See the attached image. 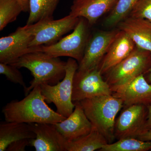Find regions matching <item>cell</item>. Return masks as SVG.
Returning <instances> with one entry per match:
<instances>
[{
  "label": "cell",
  "mask_w": 151,
  "mask_h": 151,
  "mask_svg": "<svg viewBox=\"0 0 151 151\" xmlns=\"http://www.w3.org/2000/svg\"><path fill=\"white\" fill-rule=\"evenodd\" d=\"M40 86L34 88L22 100H13L2 109L6 122L55 124L66 118L53 111L47 104Z\"/></svg>",
  "instance_id": "1"
},
{
  "label": "cell",
  "mask_w": 151,
  "mask_h": 151,
  "mask_svg": "<svg viewBox=\"0 0 151 151\" xmlns=\"http://www.w3.org/2000/svg\"><path fill=\"white\" fill-rule=\"evenodd\" d=\"M19 69L24 68L30 71L33 79L24 90L26 96L34 88L42 84L55 85L65 74L66 62L40 51L29 52L10 64Z\"/></svg>",
  "instance_id": "2"
},
{
  "label": "cell",
  "mask_w": 151,
  "mask_h": 151,
  "mask_svg": "<svg viewBox=\"0 0 151 151\" xmlns=\"http://www.w3.org/2000/svg\"><path fill=\"white\" fill-rule=\"evenodd\" d=\"M92 128L100 132L108 143L115 139L116 117L124 107L123 101L113 95H103L80 101Z\"/></svg>",
  "instance_id": "3"
},
{
  "label": "cell",
  "mask_w": 151,
  "mask_h": 151,
  "mask_svg": "<svg viewBox=\"0 0 151 151\" xmlns=\"http://www.w3.org/2000/svg\"><path fill=\"white\" fill-rule=\"evenodd\" d=\"M151 70V52L136 47L129 56L104 74V78L114 93Z\"/></svg>",
  "instance_id": "4"
},
{
  "label": "cell",
  "mask_w": 151,
  "mask_h": 151,
  "mask_svg": "<svg viewBox=\"0 0 151 151\" xmlns=\"http://www.w3.org/2000/svg\"><path fill=\"white\" fill-rule=\"evenodd\" d=\"M89 27L86 19L79 18L78 23L70 34L53 44L32 47L33 52H42L54 57H68L76 60L78 63L83 58L86 45L91 36Z\"/></svg>",
  "instance_id": "5"
},
{
  "label": "cell",
  "mask_w": 151,
  "mask_h": 151,
  "mask_svg": "<svg viewBox=\"0 0 151 151\" xmlns=\"http://www.w3.org/2000/svg\"><path fill=\"white\" fill-rule=\"evenodd\" d=\"M78 66L76 60L69 58L66 61L65 76L61 81L55 85H40L45 101L53 103L56 107V112L65 118L70 116L75 108V103L72 100L73 81Z\"/></svg>",
  "instance_id": "6"
},
{
  "label": "cell",
  "mask_w": 151,
  "mask_h": 151,
  "mask_svg": "<svg viewBox=\"0 0 151 151\" xmlns=\"http://www.w3.org/2000/svg\"><path fill=\"white\" fill-rule=\"evenodd\" d=\"M79 18L71 15L59 19L52 18L41 20L34 24L27 25L29 31L33 36L29 47L53 44L60 40L63 36L74 29Z\"/></svg>",
  "instance_id": "7"
},
{
  "label": "cell",
  "mask_w": 151,
  "mask_h": 151,
  "mask_svg": "<svg viewBox=\"0 0 151 151\" xmlns=\"http://www.w3.org/2000/svg\"><path fill=\"white\" fill-rule=\"evenodd\" d=\"M119 29L99 31L90 36L76 73L82 74L98 68L100 63L120 32Z\"/></svg>",
  "instance_id": "8"
},
{
  "label": "cell",
  "mask_w": 151,
  "mask_h": 151,
  "mask_svg": "<svg viewBox=\"0 0 151 151\" xmlns=\"http://www.w3.org/2000/svg\"><path fill=\"white\" fill-rule=\"evenodd\" d=\"M147 115L146 105H133L125 107L116 119L114 129L116 139H137L145 131Z\"/></svg>",
  "instance_id": "9"
},
{
  "label": "cell",
  "mask_w": 151,
  "mask_h": 151,
  "mask_svg": "<svg viewBox=\"0 0 151 151\" xmlns=\"http://www.w3.org/2000/svg\"><path fill=\"white\" fill-rule=\"evenodd\" d=\"M113 93L98 68L82 74L76 73L72 93L73 102L103 95H112Z\"/></svg>",
  "instance_id": "10"
},
{
  "label": "cell",
  "mask_w": 151,
  "mask_h": 151,
  "mask_svg": "<svg viewBox=\"0 0 151 151\" xmlns=\"http://www.w3.org/2000/svg\"><path fill=\"white\" fill-rule=\"evenodd\" d=\"M33 36L26 26L19 27L9 35L0 38V63L12 64L21 57L31 52L29 45Z\"/></svg>",
  "instance_id": "11"
},
{
  "label": "cell",
  "mask_w": 151,
  "mask_h": 151,
  "mask_svg": "<svg viewBox=\"0 0 151 151\" xmlns=\"http://www.w3.org/2000/svg\"><path fill=\"white\" fill-rule=\"evenodd\" d=\"M36 137L31 139V147L36 151H68V143L53 124L29 123Z\"/></svg>",
  "instance_id": "12"
},
{
  "label": "cell",
  "mask_w": 151,
  "mask_h": 151,
  "mask_svg": "<svg viewBox=\"0 0 151 151\" xmlns=\"http://www.w3.org/2000/svg\"><path fill=\"white\" fill-rule=\"evenodd\" d=\"M72 113L62 122L53 124L68 142L75 141L89 134L92 129L91 122L84 113L80 102H75Z\"/></svg>",
  "instance_id": "13"
},
{
  "label": "cell",
  "mask_w": 151,
  "mask_h": 151,
  "mask_svg": "<svg viewBox=\"0 0 151 151\" xmlns=\"http://www.w3.org/2000/svg\"><path fill=\"white\" fill-rule=\"evenodd\" d=\"M118 0H73L69 14L86 19L90 27L103 15L110 12Z\"/></svg>",
  "instance_id": "14"
},
{
  "label": "cell",
  "mask_w": 151,
  "mask_h": 151,
  "mask_svg": "<svg viewBox=\"0 0 151 151\" xmlns=\"http://www.w3.org/2000/svg\"><path fill=\"white\" fill-rule=\"evenodd\" d=\"M136 47L130 37L126 32L120 30L98 67L102 75L107 73L129 56Z\"/></svg>",
  "instance_id": "15"
},
{
  "label": "cell",
  "mask_w": 151,
  "mask_h": 151,
  "mask_svg": "<svg viewBox=\"0 0 151 151\" xmlns=\"http://www.w3.org/2000/svg\"><path fill=\"white\" fill-rule=\"evenodd\" d=\"M112 95L121 99L125 107L133 105H151V84L147 81L145 75L142 74Z\"/></svg>",
  "instance_id": "16"
},
{
  "label": "cell",
  "mask_w": 151,
  "mask_h": 151,
  "mask_svg": "<svg viewBox=\"0 0 151 151\" xmlns=\"http://www.w3.org/2000/svg\"><path fill=\"white\" fill-rule=\"evenodd\" d=\"M117 27L130 37L137 47L151 52V22L128 17Z\"/></svg>",
  "instance_id": "17"
},
{
  "label": "cell",
  "mask_w": 151,
  "mask_h": 151,
  "mask_svg": "<svg viewBox=\"0 0 151 151\" xmlns=\"http://www.w3.org/2000/svg\"><path fill=\"white\" fill-rule=\"evenodd\" d=\"M35 137L28 124L6 121L0 123V151H6L9 145L15 141Z\"/></svg>",
  "instance_id": "18"
},
{
  "label": "cell",
  "mask_w": 151,
  "mask_h": 151,
  "mask_svg": "<svg viewBox=\"0 0 151 151\" xmlns=\"http://www.w3.org/2000/svg\"><path fill=\"white\" fill-rule=\"evenodd\" d=\"M108 141L100 132L92 128L88 134L68 142V151H94L102 148Z\"/></svg>",
  "instance_id": "19"
},
{
  "label": "cell",
  "mask_w": 151,
  "mask_h": 151,
  "mask_svg": "<svg viewBox=\"0 0 151 151\" xmlns=\"http://www.w3.org/2000/svg\"><path fill=\"white\" fill-rule=\"evenodd\" d=\"M60 0H30L29 16L27 25L45 19L52 18Z\"/></svg>",
  "instance_id": "20"
},
{
  "label": "cell",
  "mask_w": 151,
  "mask_h": 151,
  "mask_svg": "<svg viewBox=\"0 0 151 151\" xmlns=\"http://www.w3.org/2000/svg\"><path fill=\"white\" fill-rule=\"evenodd\" d=\"M139 0H118L109 15L105 19L104 24L108 27L117 26L124 19L129 16Z\"/></svg>",
  "instance_id": "21"
},
{
  "label": "cell",
  "mask_w": 151,
  "mask_h": 151,
  "mask_svg": "<svg viewBox=\"0 0 151 151\" xmlns=\"http://www.w3.org/2000/svg\"><path fill=\"white\" fill-rule=\"evenodd\" d=\"M151 150V141L146 142L134 138L118 140L116 142L108 143L100 151H147Z\"/></svg>",
  "instance_id": "22"
},
{
  "label": "cell",
  "mask_w": 151,
  "mask_h": 151,
  "mask_svg": "<svg viewBox=\"0 0 151 151\" xmlns=\"http://www.w3.org/2000/svg\"><path fill=\"white\" fill-rule=\"evenodd\" d=\"M22 12L21 6L16 0H0V31L16 20Z\"/></svg>",
  "instance_id": "23"
},
{
  "label": "cell",
  "mask_w": 151,
  "mask_h": 151,
  "mask_svg": "<svg viewBox=\"0 0 151 151\" xmlns=\"http://www.w3.org/2000/svg\"><path fill=\"white\" fill-rule=\"evenodd\" d=\"M0 73L4 75L9 81L22 86L24 90L27 89V86L24 80L23 77L19 68L9 64L0 63Z\"/></svg>",
  "instance_id": "24"
},
{
  "label": "cell",
  "mask_w": 151,
  "mask_h": 151,
  "mask_svg": "<svg viewBox=\"0 0 151 151\" xmlns=\"http://www.w3.org/2000/svg\"><path fill=\"white\" fill-rule=\"evenodd\" d=\"M129 17L145 19L151 22V0H139Z\"/></svg>",
  "instance_id": "25"
},
{
  "label": "cell",
  "mask_w": 151,
  "mask_h": 151,
  "mask_svg": "<svg viewBox=\"0 0 151 151\" xmlns=\"http://www.w3.org/2000/svg\"><path fill=\"white\" fill-rule=\"evenodd\" d=\"M31 139H23L11 143L7 148V151H24L27 147L30 145Z\"/></svg>",
  "instance_id": "26"
},
{
  "label": "cell",
  "mask_w": 151,
  "mask_h": 151,
  "mask_svg": "<svg viewBox=\"0 0 151 151\" xmlns=\"http://www.w3.org/2000/svg\"><path fill=\"white\" fill-rule=\"evenodd\" d=\"M139 139L146 142L151 141V129L146 130L137 138Z\"/></svg>",
  "instance_id": "27"
},
{
  "label": "cell",
  "mask_w": 151,
  "mask_h": 151,
  "mask_svg": "<svg viewBox=\"0 0 151 151\" xmlns=\"http://www.w3.org/2000/svg\"><path fill=\"white\" fill-rule=\"evenodd\" d=\"M21 6L23 12H29L30 0H16Z\"/></svg>",
  "instance_id": "28"
},
{
  "label": "cell",
  "mask_w": 151,
  "mask_h": 151,
  "mask_svg": "<svg viewBox=\"0 0 151 151\" xmlns=\"http://www.w3.org/2000/svg\"><path fill=\"white\" fill-rule=\"evenodd\" d=\"M147 107L148 108V115L145 126V131L151 129V105H148Z\"/></svg>",
  "instance_id": "29"
},
{
  "label": "cell",
  "mask_w": 151,
  "mask_h": 151,
  "mask_svg": "<svg viewBox=\"0 0 151 151\" xmlns=\"http://www.w3.org/2000/svg\"><path fill=\"white\" fill-rule=\"evenodd\" d=\"M147 77H146L145 76V77L146 79H147L148 82L151 84V70L149 71L148 73H147Z\"/></svg>",
  "instance_id": "30"
}]
</instances>
